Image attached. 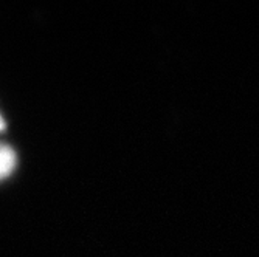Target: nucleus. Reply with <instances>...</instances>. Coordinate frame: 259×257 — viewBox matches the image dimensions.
<instances>
[{
	"mask_svg": "<svg viewBox=\"0 0 259 257\" xmlns=\"http://www.w3.org/2000/svg\"><path fill=\"white\" fill-rule=\"evenodd\" d=\"M17 165V157L10 144L0 143V181L8 178Z\"/></svg>",
	"mask_w": 259,
	"mask_h": 257,
	"instance_id": "f257e3e1",
	"label": "nucleus"
},
{
	"mask_svg": "<svg viewBox=\"0 0 259 257\" xmlns=\"http://www.w3.org/2000/svg\"><path fill=\"white\" fill-rule=\"evenodd\" d=\"M5 129V121H4V118H2V115H0V132H2Z\"/></svg>",
	"mask_w": 259,
	"mask_h": 257,
	"instance_id": "f03ea898",
	"label": "nucleus"
}]
</instances>
